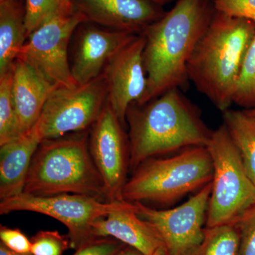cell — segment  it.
<instances>
[{"mask_svg": "<svg viewBox=\"0 0 255 255\" xmlns=\"http://www.w3.org/2000/svg\"><path fill=\"white\" fill-rule=\"evenodd\" d=\"M209 0H178L168 12L141 34L145 40L144 65L147 86L142 105L189 82L187 65L214 14Z\"/></svg>", "mask_w": 255, "mask_h": 255, "instance_id": "1", "label": "cell"}, {"mask_svg": "<svg viewBox=\"0 0 255 255\" xmlns=\"http://www.w3.org/2000/svg\"><path fill=\"white\" fill-rule=\"evenodd\" d=\"M129 168L144 161L188 147H206L211 130L197 107L180 89L164 92L142 105L132 104L127 114Z\"/></svg>", "mask_w": 255, "mask_h": 255, "instance_id": "2", "label": "cell"}, {"mask_svg": "<svg viewBox=\"0 0 255 255\" xmlns=\"http://www.w3.org/2000/svg\"><path fill=\"white\" fill-rule=\"evenodd\" d=\"M255 23L215 10L187 65L189 80L220 111L229 110Z\"/></svg>", "mask_w": 255, "mask_h": 255, "instance_id": "3", "label": "cell"}, {"mask_svg": "<svg viewBox=\"0 0 255 255\" xmlns=\"http://www.w3.org/2000/svg\"><path fill=\"white\" fill-rule=\"evenodd\" d=\"M85 131L45 140L32 159L23 193L38 196L74 194L105 201L103 182Z\"/></svg>", "mask_w": 255, "mask_h": 255, "instance_id": "4", "label": "cell"}, {"mask_svg": "<svg viewBox=\"0 0 255 255\" xmlns=\"http://www.w3.org/2000/svg\"><path fill=\"white\" fill-rule=\"evenodd\" d=\"M213 173L206 147H188L172 157L142 162L126 182L122 198L130 203L172 204L211 182Z\"/></svg>", "mask_w": 255, "mask_h": 255, "instance_id": "5", "label": "cell"}, {"mask_svg": "<svg viewBox=\"0 0 255 255\" xmlns=\"http://www.w3.org/2000/svg\"><path fill=\"white\" fill-rule=\"evenodd\" d=\"M206 147L214 169L206 228L231 224L255 205V186L224 124L211 132Z\"/></svg>", "mask_w": 255, "mask_h": 255, "instance_id": "6", "label": "cell"}, {"mask_svg": "<svg viewBox=\"0 0 255 255\" xmlns=\"http://www.w3.org/2000/svg\"><path fill=\"white\" fill-rule=\"evenodd\" d=\"M126 201L105 202L85 195L74 194L38 196L21 193L0 203V214L30 211L58 220L68 229L70 248L78 249L94 238L92 225L97 220L120 209Z\"/></svg>", "mask_w": 255, "mask_h": 255, "instance_id": "7", "label": "cell"}, {"mask_svg": "<svg viewBox=\"0 0 255 255\" xmlns=\"http://www.w3.org/2000/svg\"><path fill=\"white\" fill-rule=\"evenodd\" d=\"M107 104L103 75L73 87H58L50 95L36 124L43 140L85 131L100 118Z\"/></svg>", "mask_w": 255, "mask_h": 255, "instance_id": "8", "label": "cell"}, {"mask_svg": "<svg viewBox=\"0 0 255 255\" xmlns=\"http://www.w3.org/2000/svg\"><path fill=\"white\" fill-rule=\"evenodd\" d=\"M87 18L73 10L60 13L32 32L16 59L27 63L58 87L76 86L69 61L68 47L74 32Z\"/></svg>", "mask_w": 255, "mask_h": 255, "instance_id": "9", "label": "cell"}, {"mask_svg": "<svg viewBox=\"0 0 255 255\" xmlns=\"http://www.w3.org/2000/svg\"><path fill=\"white\" fill-rule=\"evenodd\" d=\"M211 189L210 182L172 209L156 210L135 202L137 214L155 228L169 255H186L202 242Z\"/></svg>", "mask_w": 255, "mask_h": 255, "instance_id": "10", "label": "cell"}, {"mask_svg": "<svg viewBox=\"0 0 255 255\" xmlns=\"http://www.w3.org/2000/svg\"><path fill=\"white\" fill-rule=\"evenodd\" d=\"M124 128L107 103L92 126L89 139L90 153L109 202L123 201L122 193L129 167V143Z\"/></svg>", "mask_w": 255, "mask_h": 255, "instance_id": "11", "label": "cell"}, {"mask_svg": "<svg viewBox=\"0 0 255 255\" xmlns=\"http://www.w3.org/2000/svg\"><path fill=\"white\" fill-rule=\"evenodd\" d=\"M145 44L143 35H138L114 55L102 73L107 87V103L124 128L129 107L140 102L147 90Z\"/></svg>", "mask_w": 255, "mask_h": 255, "instance_id": "12", "label": "cell"}, {"mask_svg": "<svg viewBox=\"0 0 255 255\" xmlns=\"http://www.w3.org/2000/svg\"><path fill=\"white\" fill-rule=\"evenodd\" d=\"M138 35L94 26L80 28L75 36L70 63L77 85L87 83L100 76L114 55Z\"/></svg>", "mask_w": 255, "mask_h": 255, "instance_id": "13", "label": "cell"}, {"mask_svg": "<svg viewBox=\"0 0 255 255\" xmlns=\"http://www.w3.org/2000/svg\"><path fill=\"white\" fill-rule=\"evenodd\" d=\"M73 4L87 21L136 34L164 14L149 0H75Z\"/></svg>", "mask_w": 255, "mask_h": 255, "instance_id": "14", "label": "cell"}, {"mask_svg": "<svg viewBox=\"0 0 255 255\" xmlns=\"http://www.w3.org/2000/svg\"><path fill=\"white\" fill-rule=\"evenodd\" d=\"M92 236L113 238L143 255H152L164 247L155 228L138 216L135 203L127 201L123 207L93 223Z\"/></svg>", "mask_w": 255, "mask_h": 255, "instance_id": "15", "label": "cell"}, {"mask_svg": "<svg viewBox=\"0 0 255 255\" xmlns=\"http://www.w3.org/2000/svg\"><path fill=\"white\" fill-rule=\"evenodd\" d=\"M56 88L27 63L16 60L13 68L12 95L21 135L36 125L47 100Z\"/></svg>", "mask_w": 255, "mask_h": 255, "instance_id": "16", "label": "cell"}, {"mask_svg": "<svg viewBox=\"0 0 255 255\" xmlns=\"http://www.w3.org/2000/svg\"><path fill=\"white\" fill-rule=\"evenodd\" d=\"M43 141L36 125L17 138L0 145V199L23 192L32 159Z\"/></svg>", "mask_w": 255, "mask_h": 255, "instance_id": "17", "label": "cell"}, {"mask_svg": "<svg viewBox=\"0 0 255 255\" xmlns=\"http://www.w3.org/2000/svg\"><path fill=\"white\" fill-rule=\"evenodd\" d=\"M24 15L18 1L0 2V76L12 70L27 40Z\"/></svg>", "mask_w": 255, "mask_h": 255, "instance_id": "18", "label": "cell"}, {"mask_svg": "<svg viewBox=\"0 0 255 255\" xmlns=\"http://www.w3.org/2000/svg\"><path fill=\"white\" fill-rule=\"evenodd\" d=\"M223 119L245 168L255 186V119L244 110L231 109L223 112Z\"/></svg>", "mask_w": 255, "mask_h": 255, "instance_id": "19", "label": "cell"}, {"mask_svg": "<svg viewBox=\"0 0 255 255\" xmlns=\"http://www.w3.org/2000/svg\"><path fill=\"white\" fill-rule=\"evenodd\" d=\"M240 236L233 223L206 228L202 242L186 255H239Z\"/></svg>", "mask_w": 255, "mask_h": 255, "instance_id": "20", "label": "cell"}, {"mask_svg": "<svg viewBox=\"0 0 255 255\" xmlns=\"http://www.w3.org/2000/svg\"><path fill=\"white\" fill-rule=\"evenodd\" d=\"M12 79L13 69L0 76V145L21 136L13 100Z\"/></svg>", "mask_w": 255, "mask_h": 255, "instance_id": "21", "label": "cell"}, {"mask_svg": "<svg viewBox=\"0 0 255 255\" xmlns=\"http://www.w3.org/2000/svg\"><path fill=\"white\" fill-rule=\"evenodd\" d=\"M73 9L72 0H26L24 23L27 37L56 15Z\"/></svg>", "mask_w": 255, "mask_h": 255, "instance_id": "22", "label": "cell"}, {"mask_svg": "<svg viewBox=\"0 0 255 255\" xmlns=\"http://www.w3.org/2000/svg\"><path fill=\"white\" fill-rule=\"evenodd\" d=\"M233 104L245 110L255 107V34L243 60L233 96Z\"/></svg>", "mask_w": 255, "mask_h": 255, "instance_id": "23", "label": "cell"}, {"mask_svg": "<svg viewBox=\"0 0 255 255\" xmlns=\"http://www.w3.org/2000/svg\"><path fill=\"white\" fill-rule=\"evenodd\" d=\"M31 242L33 255H62L70 248L68 236H62L58 231H39Z\"/></svg>", "mask_w": 255, "mask_h": 255, "instance_id": "24", "label": "cell"}, {"mask_svg": "<svg viewBox=\"0 0 255 255\" xmlns=\"http://www.w3.org/2000/svg\"><path fill=\"white\" fill-rule=\"evenodd\" d=\"M233 224L239 233V255H255V205L243 213Z\"/></svg>", "mask_w": 255, "mask_h": 255, "instance_id": "25", "label": "cell"}, {"mask_svg": "<svg viewBox=\"0 0 255 255\" xmlns=\"http://www.w3.org/2000/svg\"><path fill=\"white\" fill-rule=\"evenodd\" d=\"M215 10L255 23V0H214Z\"/></svg>", "mask_w": 255, "mask_h": 255, "instance_id": "26", "label": "cell"}, {"mask_svg": "<svg viewBox=\"0 0 255 255\" xmlns=\"http://www.w3.org/2000/svg\"><path fill=\"white\" fill-rule=\"evenodd\" d=\"M126 245L110 238H94L76 250L73 255H115Z\"/></svg>", "mask_w": 255, "mask_h": 255, "instance_id": "27", "label": "cell"}, {"mask_svg": "<svg viewBox=\"0 0 255 255\" xmlns=\"http://www.w3.org/2000/svg\"><path fill=\"white\" fill-rule=\"evenodd\" d=\"M1 243L10 251L17 253H31V242L19 229L0 228Z\"/></svg>", "mask_w": 255, "mask_h": 255, "instance_id": "28", "label": "cell"}, {"mask_svg": "<svg viewBox=\"0 0 255 255\" xmlns=\"http://www.w3.org/2000/svg\"><path fill=\"white\" fill-rule=\"evenodd\" d=\"M115 255H143L131 247L124 246Z\"/></svg>", "mask_w": 255, "mask_h": 255, "instance_id": "29", "label": "cell"}, {"mask_svg": "<svg viewBox=\"0 0 255 255\" xmlns=\"http://www.w3.org/2000/svg\"><path fill=\"white\" fill-rule=\"evenodd\" d=\"M0 255H33L31 253H17L10 251L6 246L1 243L0 245Z\"/></svg>", "mask_w": 255, "mask_h": 255, "instance_id": "30", "label": "cell"}, {"mask_svg": "<svg viewBox=\"0 0 255 255\" xmlns=\"http://www.w3.org/2000/svg\"><path fill=\"white\" fill-rule=\"evenodd\" d=\"M152 255H169V254L165 248L162 247V248L157 249Z\"/></svg>", "mask_w": 255, "mask_h": 255, "instance_id": "31", "label": "cell"}, {"mask_svg": "<svg viewBox=\"0 0 255 255\" xmlns=\"http://www.w3.org/2000/svg\"><path fill=\"white\" fill-rule=\"evenodd\" d=\"M149 1L157 5H164L172 1V0H149Z\"/></svg>", "mask_w": 255, "mask_h": 255, "instance_id": "32", "label": "cell"}, {"mask_svg": "<svg viewBox=\"0 0 255 255\" xmlns=\"http://www.w3.org/2000/svg\"><path fill=\"white\" fill-rule=\"evenodd\" d=\"M247 114H249L251 117L255 119V108L250 109V110H245Z\"/></svg>", "mask_w": 255, "mask_h": 255, "instance_id": "33", "label": "cell"}, {"mask_svg": "<svg viewBox=\"0 0 255 255\" xmlns=\"http://www.w3.org/2000/svg\"><path fill=\"white\" fill-rule=\"evenodd\" d=\"M18 1V0H0V2H1V1Z\"/></svg>", "mask_w": 255, "mask_h": 255, "instance_id": "34", "label": "cell"}]
</instances>
